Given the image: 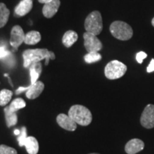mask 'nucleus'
Masks as SVG:
<instances>
[{"label":"nucleus","mask_w":154,"mask_h":154,"mask_svg":"<svg viewBox=\"0 0 154 154\" xmlns=\"http://www.w3.org/2000/svg\"><path fill=\"white\" fill-rule=\"evenodd\" d=\"M24 59V67L29 68L32 63L37 62L45 59V65L49 64V59H55V54L52 51H49L47 49H26L22 54Z\"/></svg>","instance_id":"f257e3e1"},{"label":"nucleus","mask_w":154,"mask_h":154,"mask_svg":"<svg viewBox=\"0 0 154 154\" xmlns=\"http://www.w3.org/2000/svg\"><path fill=\"white\" fill-rule=\"evenodd\" d=\"M68 115L77 124L88 126L92 121V114L89 109L82 105H74L69 109Z\"/></svg>","instance_id":"f03ea898"},{"label":"nucleus","mask_w":154,"mask_h":154,"mask_svg":"<svg viewBox=\"0 0 154 154\" xmlns=\"http://www.w3.org/2000/svg\"><path fill=\"white\" fill-rule=\"evenodd\" d=\"M111 34L117 39L121 41H127L133 36V29L131 26L122 21H115L110 25Z\"/></svg>","instance_id":"7ed1b4c3"},{"label":"nucleus","mask_w":154,"mask_h":154,"mask_svg":"<svg viewBox=\"0 0 154 154\" xmlns=\"http://www.w3.org/2000/svg\"><path fill=\"white\" fill-rule=\"evenodd\" d=\"M84 28L89 33L97 36L103 30V21L99 11H93L86 17L84 22Z\"/></svg>","instance_id":"20e7f679"},{"label":"nucleus","mask_w":154,"mask_h":154,"mask_svg":"<svg viewBox=\"0 0 154 154\" xmlns=\"http://www.w3.org/2000/svg\"><path fill=\"white\" fill-rule=\"evenodd\" d=\"M127 66L124 63L117 60H113L107 63L105 67L104 74L107 79L114 80L121 78L126 74Z\"/></svg>","instance_id":"39448f33"},{"label":"nucleus","mask_w":154,"mask_h":154,"mask_svg":"<svg viewBox=\"0 0 154 154\" xmlns=\"http://www.w3.org/2000/svg\"><path fill=\"white\" fill-rule=\"evenodd\" d=\"M19 146H25L26 151L29 154H37L39 149L38 140L34 136H26V130L22 129L21 131L18 138Z\"/></svg>","instance_id":"423d86ee"},{"label":"nucleus","mask_w":154,"mask_h":154,"mask_svg":"<svg viewBox=\"0 0 154 154\" xmlns=\"http://www.w3.org/2000/svg\"><path fill=\"white\" fill-rule=\"evenodd\" d=\"M83 37L84 39V47L88 53L99 52L103 47L101 41L93 34L86 32L84 33Z\"/></svg>","instance_id":"0eeeda50"},{"label":"nucleus","mask_w":154,"mask_h":154,"mask_svg":"<svg viewBox=\"0 0 154 154\" xmlns=\"http://www.w3.org/2000/svg\"><path fill=\"white\" fill-rule=\"evenodd\" d=\"M25 34H24V30L19 25H15L11 29L9 43L16 51L24 42Z\"/></svg>","instance_id":"6e6552de"},{"label":"nucleus","mask_w":154,"mask_h":154,"mask_svg":"<svg viewBox=\"0 0 154 154\" xmlns=\"http://www.w3.org/2000/svg\"><path fill=\"white\" fill-rule=\"evenodd\" d=\"M140 124L146 128L154 127V105L148 104L140 116Z\"/></svg>","instance_id":"1a4fd4ad"},{"label":"nucleus","mask_w":154,"mask_h":154,"mask_svg":"<svg viewBox=\"0 0 154 154\" xmlns=\"http://www.w3.org/2000/svg\"><path fill=\"white\" fill-rule=\"evenodd\" d=\"M57 122L59 126L69 131H74L77 128L76 123L69 115L64 113H60L57 116Z\"/></svg>","instance_id":"9d476101"},{"label":"nucleus","mask_w":154,"mask_h":154,"mask_svg":"<svg viewBox=\"0 0 154 154\" xmlns=\"http://www.w3.org/2000/svg\"><path fill=\"white\" fill-rule=\"evenodd\" d=\"M61 5L60 0H52L49 3L45 4L42 9L44 16L47 19H51L57 14Z\"/></svg>","instance_id":"9b49d317"},{"label":"nucleus","mask_w":154,"mask_h":154,"mask_svg":"<svg viewBox=\"0 0 154 154\" xmlns=\"http://www.w3.org/2000/svg\"><path fill=\"white\" fill-rule=\"evenodd\" d=\"M44 88V84L41 81H37L34 84H31L26 92V96L29 99H35L40 96Z\"/></svg>","instance_id":"f8f14e48"},{"label":"nucleus","mask_w":154,"mask_h":154,"mask_svg":"<svg viewBox=\"0 0 154 154\" xmlns=\"http://www.w3.org/2000/svg\"><path fill=\"white\" fill-rule=\"evenodd\" d=\"M33 7L32 0H22L14 9V14L17 17H24L26 15Z\"/></svg>","instance_id":"ddd939ff"},{"label":"nucleus","mask_w":154,"mask_h":154,"mask_svg":"<svg viewBox=\"0 0 154 154\" xmlns=\"http://www.w3.org/2000/svg\"><path fill=\"white\" fill-rule=\"evenodd\" d=\"M144 149L143 140L138 138L130 140L125 146V151L128 154H136Z\"/></svg>","instance_id":"4468645a"},{"label":"nucleus","mask_w":154,"mask_h":154,"mask_svg":"<svg viewBox=\"0 0 154 154\" xmlns=\"http://www.w3.org/2000/svg\"><path fill=\"white\" fill-rule=\"evenodd\" d=\"M78 40V34L73 30L67 31L62 37V43L65 47L70 48Z\"/></svg>","instance_id":"2eb2a0df"},{"label":"nucleus","mask_w":154,"mask_h":154,"mask_svg":"<svg viewBox=\"0 0 154 154\" xmlns=\"http://www.w3.org/2000/svg\"><path fill=\"white\" fill-rule=\"evenodd\" d=\"M30 71V76H31V82L32 84H34L36 82H37L38 77L40 76L42 71V65L39 61L34 62L31 64L29 66Z\"/></svg>","instance_id":"dca6fc26"},{"label":"nucleus","mask_w":154,"mask_h":154,"mask_svg":"<svg viewBox=\"0 0 154 154\" xmlns=\"http://www.w3.org/2000/svg\"><path fill=\"white\" fill-rule=\"evenodd\" d=\"M41 34L36 31H30L25 34L24 43L26 45H35L41 41Z\"/></svg>","instance_id":"f3484780"},{"label":"nucleus","mask_w":154,"mask_h":154,"mask_svg":"<svg viewBox=\"0 0 154 154\" xmlns=\"http://www.w3.org/2000/svg\"><path fill=\"white\" fill-rule=\"evenodd\" d=\"M10 11L4 3H0V29L4 27L8 22Z\"/></svg>","instance_id":"a211bd4d"},{"label":"nucleus","mask_w":154,"mask_h":154,"mask_svg":"<svg viewBox=\"0 0 154 154\" xmlns=\"http://www.w3.org/2000/svg\"><path fill=\"white\" fill-rule=\"evenodd\" d=\"M5 113L7 127L15 126L17 123V116L16 112H11L9 110V106H7L5 109Z\"/></svg>","instance_id":"6ab92c4d"},{"label":"nucleus","mask_w":154,"mask_h":154,"mask_svg":"<svg viewBox=\"0 0 154 154\" xmlns=\"http://www.w3.org/2000/svg\"><path fill=\"white\" fill-rule=\"evenodd\" d=\"M13 92L8 89H2L0 91V106H5L11 101Z\"/></svg>","instance_id":"aec40b11"},{"label":"nucleus","mask_w":154,"mask_h":154,"mask_svg":"<svg viewBox=\"0 0 154 154\" xmlns=\"http://www.w3.org/2000/svg\"><path fill=\"white\" fill-rule=\"evenodd\" d=\"M26 106V102L22 98H17L15 99L9 106V110L11 112H17L19 109H23Z\"/></svg>","instance_id":"412c9836"},{"label":"nucleus","mask_w":154,"mask_h":154,"mask_svg":"<svg viewBox=\"0 0 154 154\" xmlns=\"http://www.w3.org/2000/svg\"><path fill=\"white\" fill-rule=\"evenodd\" d=\"M101 58V55L99 52H90L84 56V61L87 63H92L100 61Z\"/></svg>","instance_id":"4be33fe9"},{"label":"nucleus","mask_w":154,"mask_h":154,"mask_svg":"<svg viewBox=\"0 0 154 154\" xmlns=\"http://www.w3.org/2000/svg\"><path fill=\"white\" fill-rule=\"evenodd\" d=\"M0 154H17V151L9 146L0 145Z\"/></svg>","instance_id":"5701e85b"},{"label":"nucleus","mask_w":154,"mask_h":154,"mask_svg":"<svg viewBox=\"0 0 154 154\" xmlns=\"http://www.w3.org/2000/svg\"><path fill=\"white\" fill-rule=\"evenodd\" d=\"M147 57V54L144 51H140L136 54V61H138V63H143V59H145Z\"/></svg>","instance_id":"b1692460"},{"label":"nucleus","mask_w":154,"mask_h":154,"mask_svg":"<svg viewBox=\"0 0 154 154\" xmlns=\"http://www.w3.org/2000/svg\"><path fill=\"white\" fill-rule=\"evenodd\" d=\"M9 54V52L5 49V47H0V59L7 57Z\"/></svg>","instance_id":"393cba45"},{"label":"nucleus","mask_w":154,"mask_h":154,"mask_svg":"<svg viewBox=\"0 0 154 154\" xmlns=\"http://www.w3.org/2000/svg\"><path fill=\"white\" fill-rule=\"evenodd\" d=\"M154 72V59H151V62H150L149 65L147 67V72L151 73Z\"/></svg>","instance_id":"a878e982"},{"label":"nucleus","mask_w":154,"mask_h":154,"mask_svg":"<svg viewBox=\"0 0 154 154\" xmlns=\"http://www.w3.org/2000/svg\"><path fill=\"white\" fill-rule=\"evenodd\" d=\"M51 1H52V0H38V2L41 4H44V5H45V4L47 3H49Z\"/></svg>","instance_id":"bb28decb"},{"label":"nucleus","mask_w":154,"mask_h":154,"mask_svg":"<svg viewBox=\"0 0 154 154\" xmlns=\"http://www.w3.org/2000/svg\"><path fill=\"white\" fill-rule=\"evenodd\" d=\"M14 134L16 135H19V134H20V131H19L18 129H16L14 131Z\"/></svg>","instance_id":"cd10ccee"},{"label":"nucleus","mask_w":154,"mask_h":154,"mask_svg":"<svg viewBox=\"0 0 154 154\" xmlns=\"http://www.w3.org/2000/svg\"><path fill=\"white\" fill-rule=\"evenodd\" d=\"M151 23H152V25H153V26H154V17L153 18V19H152V22H151Z\"/></svg>","instance_id":"c85d7f7f"},{"label":"nucleus","mask_w":154,"mask_h":154,"mask_svg":"<svg viewBox=\"0 0 154 154\" xmlns=\"http://www.w3.org/2000/svg\"><path fill=\"white\" fill-rule=\"evenodd\" d=\"M89 154H99V153H89Z\"/></svg>","instance_id":"c756f323"},{"label":"nucleus","mask_w":154,"mask_h":154,"mask_svg":"<svg viewBox=\"0 0 154 154\" xmlns=\"http://www.w3.org/2000/svg\"><path fill=\"white\" fill-rule=\"evenodd\" d=\"M32 1H33V0H32Z\"/></svg>","instance_id":"7c9ffc66"}]
</instances>
